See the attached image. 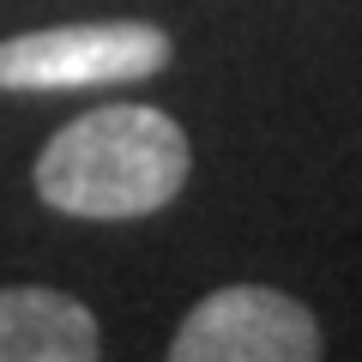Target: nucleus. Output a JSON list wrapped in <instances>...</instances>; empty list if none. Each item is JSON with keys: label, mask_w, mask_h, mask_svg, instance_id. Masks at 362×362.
Listing matches in <instances>:
<instances>
[{"label": "nucleus", "mask_w": 362, "mask_h": 362, "mask_svg": "<svg viewBox=\"0 0 362 362\" xmlns=\"http://www.w3.org/2000/svg\"><path fill=\"white\" fill-rule=\"evenodd\" d=\"M175 42L169 30L139 18L109 25H54L0 42V90H90V85H139L163 73Z\"/></svg>", "instance_id": "f03ea898"}, {"label": "nucleus", "mask_w": 362, "mask_h": 362, "mask_svg": "<svg viewBox=\"0 0 362 362\" xmlns=\"http://www.w3.org/2000/svg\"><path fill=\"white\" fill-rule=\"evenodd\" d=\"M103 356V332L85 302L49 284L0 290V362H90Z\"/></svg>", "instance_id": "20e7f679"}, {"label": "nucleus", "mask_w": 362, "mask_h": 362, "mask_svg": "<svg viewBox=\"0 0 362 362\" xmlns=\"http://www.w3.org/2000/svg\"><path fill=\"white\" fill-rule=\"evenodd\" d=\"M175 362H314L320 326L296 296L272 284H223L169 338Z\"/></svg>", "instance_id": "7ed1b4c3"}, {"label": "nucleus", "mask_w": 362, "mask_h": 362, "mask_svg": "<svg viewBox=\"0 0 362 362\" xmlns=\"http://www.w3.org/2000/svg\"><path fill=\"white\" fill-rule=\"evenodd\" d=\"M194 145L163 109L145 103H103L90 115L66 121L37 157V194L42 206L66 218H145L163 211L187 187Z\"/></svg>", "instance_id": "f257e3e1"}]
</instances>
